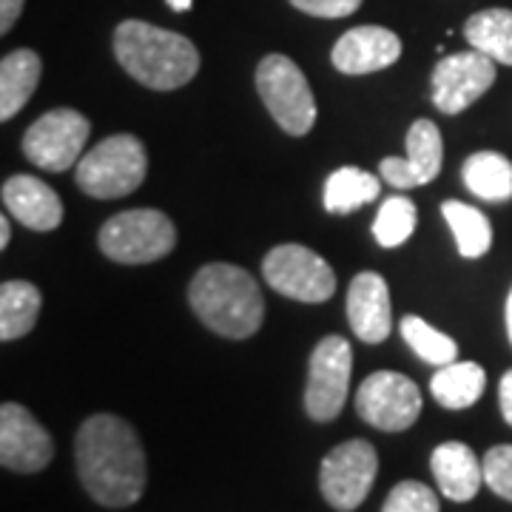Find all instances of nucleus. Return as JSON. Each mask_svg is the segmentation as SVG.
Segmentation results:
<instances>
[{
  "label": "nucleus",
  "instance_id": "412c9836",
  "mask_svg": "<svg viewBox=\"0 0 512 512\" xmlns=\"http://www.w3.org/2000/svg\"><path fill=\"white\" fill-rule=\"evenodd\" d=\"M487 376L476 362H450L430 379L433 399L447 410H467L481 399Z\"/></svg>",
  "mask_w": 512,
  "mask_h": 512
},
{
  "label": "nucleus",
  "instance_id": "aec40b11",
  "mask_svg": "<svg viewBox=\"0 0 512 512\" xmlns=\"http://www.w3.org/2000/svg\"><path fill=\"white\" fill-rule=\"evenodd\" d=\"M43 296L32 282L9 279L0 285V339L15 342L23 339L37 325Z\"/></svg>",
  "mask_w": 512,
  "mask_h": 512
},
{
  "label": "nucleus",
  "instance_id": "6ab92c4d",
  "mask_svg": "<svg viewBox=\"0 0 512 512\" xmlns=\"http://www.w3.org/2000/svg\"><path fill=\"white\" fill-rule=\"evenodd\" d=\"M43 63L32 49H15L0 60V120H12L35 94Z\"/></svg>",
  "mask_w": 512,
  "mask_h": 512
},
{
  "label": "nucleus",
  "instance_id": "9b49d317",
  "mask_svg": "<svg viewBox=\"0 0 512 512\" xmlns=\"http://www.w3.org/2000/svg\"><path fill=\"white\" fill-rule=\"evenodd\" d=\"M356 410L370 427L384 433H402L421 416L419 384L396 370H379L359 384Z\"/></svg>",
  "mask_w": 512,
  "mask_h": 512
},
{
  "label": "nucleus",
  "instance_id": "f3484780",
  "mask_svg": "<svg viewBox=\"0 0 512 512\" xmlns=\"http://www.w3.org/2000/svg\"><path fill=\"white\" fill-rule=\"evenodd\" d=\"M3 205L6 211L32 231H55L63 222V202L55 188L37 180L32 174H15L3 183Z\"/></svg>",
  "mask_w": 512,
  "mask_h": 512
},
{
  "label": "nucleus",
  "instance_id": "423d86ee",
  "mask_svg": "<svg viewBox=\"0 0 512 512\" xmlns=\"http://www.w3.org/2000/svg\"><path fill=\"white\" fill-rule=\"evenodd\" d=\"M256 92L276 126L291 137H305L316 126V100L308 77L285 55L262 57L256 69Z\"/></svg>",
  "mask_w": 512,
  "mask_h": 512
},
{
  "label": "nucleus",
  "instance_id": "473e14b6",
  "mask_svg": "<svg viewBox=\"0 0 512 512\" xmlns=\"http://www.w3.org/2000/svg\"><path fill=\"white\" fill-rule=\"evenodd\" d=\"M9 239H12V225H9V217H0V248H3V251L9 248Z\"/></svg>",
  "mask_w": 512,
  "mask_h": 512
},
{
  "label": "nucleus",
  "instance_id": "5701e85b",
  "mask_svg": "<svg viewBox=\"0 0 512 512\" xmlns=\"http://www.w3.org/2000/svg\"><path fill=\"white\" fill-rule=\"evenodd\" d=\"M379 191H382V183L376 180V174H367L356 165H342L325 183V208L330 214H350L376 200Z\"/></svg>",
  "mask_w": 512,
  "mask_h": 512
},
{
  "label": "nucleus",
  "instance_id": "f704fd0d",
  "mask_svg": "<svg viewBox=\"0 0 512 512\" xmlns=\"http://www.w3.org/2000/svg\"><path fill=\"white\" fill-rule=\"evenodd\" d=\"M507 333H510V342H512V291H510V299H507Z\"/></svg>",
  "mask_w": 512,
  "mask_h": 512
},
{
  "label": "nucleus",
  "instance_id": "393cba45",
  "mask_svg": "<svg viewBox=\"0 0 512 512\" xmlns=\"http://www.w3.org/2000/svg\"><path fill=\"white\" fill-rule=\"evenodd\" d=\"M441 214L450 225L453 237H456L458 254L467 259H478L493 248V225L490 220L467 202L447 200L441 205Z\"/></svg>",
  "mask_w": 512,
  "mask_h": 512
},
{
  "label": "nucleus",
  "instance_id": "2eb2a0df",
  "mask_svg": "<svg viewBox=\"0 0 512 512\" xmlns=\"http://www.w3.org/2000/svg\"><path fill=\"white\" fill-rule=\"evenodd\" d=\"M402 57V40L384 26H356L336 40L333 66L342 74H373Z\"/></svg>",
  "mask_w": 512,
  "mask_h": 512
},
{
  "label": "nucleus",
  "instance_id": "9d476101",
  "mask_svg": "<svg viewBox=\"0 0 512 512\" xmlns=\"http://www.w3.org/2000/svg\"><path fill=\"white\" fill-rule=\"evenodd\" d=\"M350 373H353V348L345 336L330 333L311 356L305 410L313 421H333L348 402Z\"/></svg>",
  "mask_w": 512,
  "mask_h": 512
},
{
  "label": "nucleus",
  "instance_id": "2f4dec72",
  "mask_svg": "<svg viewBox=\"0 0 512 512\" xmlns=\"http://www.w3.org/2000/svg\"><path fill=\"white\" fill-rule=\"evenodd\" d=\"M498 402H501V413L504 419L512 427V370H507L501 376V384H498Z\"/></svg>",
  "mask_w": 512,
  "mask_h": 512
},
{
  "label": "nucleus",
  "instance_id": "a211bd4d",
  "mask_svg": "<svg viewBox=\"0 0 512 512\" xmlns=\"http://www.w3.org/2000/svg\"><path fill=\"white\" fill-rule=\"evenodd\" d=\"M430 470L444 498L456 504L473 501L484 484V461H478L476 453L461 441L439 444L430 456Z\"/></svg>",
  "mask_w": 512,
  "mask_h": 512
},
{
  "label": "nucleus",
  "instance_id": "1a4fd4ad",
  "mask_svg": "<svg viewBox=\"0 0 512 512\" xmlns=\"http://www.w3.org/2000/svg\"><path fill=\"white\" fill-rule=\"evenodd\" d=\"M379 473L376 447L365 439H353L333 447L319 470V487L333 510L353 512L362 507Z\"/></svg>",
  "mask_w": 512,
  "mask_h": 512
},
{
  "label": "nucleus",
  "instance_id": "4be33fe9",
  "mask_svg": "<svg viewBox=\"0 0 512 512\" xmlns=\"http://www.w3.org/2000/svg\"><path fill=\"white\" fill-rule=\"evenodd\" d=\"M467 188L487 202L512 200V163L498 151H476L461 168Z\"/></svg>",
  "mask_w": 512,
  "mask_h": 512
},
{
  "label": "nucleus",
  "instance_id": "c85d7f7f",
  "mask_svg": "<svg viewBox=\"0 0 512 512\" xmlns=\"http://www.w3.org/2000/svg\"><path fill=\"white\" fill-rule=\"evenodd\" d=\"M484 484L504 501H512V444H498L484 456Z\"/></svg>",
  "mask_w": 512,
  "mask_h": 512
},
{
  "label": "nucleus",
  "instance_id": "7ed1b4c3",
  "mask_svg": "<svg viewBox=\"0 0 512 512\" xmlns=\"http://www.w3.org/2000/svg\"><path fill=\"white\" fill-rule=\"evenodd\" d=\"M188 302L202 325L225 339H248L265 319V299L256 279L228 262L200 268L188 285Z\"/></svg>",
  "mask_w": 512,
  "mask_h": 512
},
{
  "label": "nucleus",
  "instance_id": "f8f14e48",
  "mask_svg": "<svg viewBox=\"0 0 512 512\" xmlns=\"http://www.w3.org/2000/svg\"><path fill=\"white\" fill-rule=\"evenodd\" d=\"M433 106L444 114H461L493 89L495 60L478 49L441 57L433 69Z\"/></svg>",
  "mask_w": 512,
  "mask_h": 512
},
{
  "label": "nucleus",
  "instance_id": "f03ea898",
  "mask_svg": "<svg viewBox=\"0 0 512 512\" xmlns=\"http://www.w3.org/2000/svg\"><path fill=\"white\" fill-rule=\"evenodd\" d=\"M117 63L140 86L154 92H174L200 72V52L188 37L146 20H123L114 29Z\"/></svg>",
  "mask_w": 512,
  "mask_h": 512
},
{
  "label": "nucleus",
  "instance_id": "20e7f679",
  "mask_svg": "<svg viewBox=\"0 0 512 512\" xmlns=\"http://www.w3.org/2000/svg\"><path fill=\"white\" fill-rule=\"evenodd\" d=\"M148 174V154L134 134H114L83 154L74 180L97 200H117L134 194Z\"/></svg>",
  "mask_w": 512,
  "mask_h": 512
},
{
  "label": "nucleus",
  "instance_id": "bb28decb",
  "mask_svg": "<svg viewBox=\"0 0 512 512\" xmlns=\"http://www.w3.org/2000/svg\"><path fill=\"white\" fill-rule=\"evenodd\" d=\"M416 231V205L407 197H387L382 202V211L376 214L373 234L382 248H399Z\"/></svg>",
  "mask_w": 512,
  "mask_h": 512
},
{
  "label": "nucleus",
  "instance_id": "cd10ccee",
  "mask_svg": "<svg viewBox=\"0 0 512 512\" xmlns=\"http://www.w3.org/2000/svg\"><path fill=\"white\" fill-rule=\"evenodd\" d=\"M382 512H439V495L421 481H402L390 490Z\"/></svg>",
  "mask_w": 512,
  "mask_h": 512
},
{
  "label": "nucleus",
  "instance_id": "0eeeda50",
  "mask_svg": "<svg viewBox=\"0 0 512 512\" xmlns=\"http://www.w3.org/2000/svg\"><path fill=\"white\" fill-rule=\"evenodd\" d=\"M262 276L276 293L319 305L336 293V274L322 256L305 245H276L262 262Z\"/></svg>",
  "mask_w": 512,
  "mask_h": 512
},
{
  "label": "nucleus",
  "instance_id": "f257e3e1",
  "mask_svg": "<svg viewBox=\"0 0 512 512\" xmlns=\"http://www.w3.org/2000/svg\"><path fill=\"white\" fill-rule=\"evenodd\" d=\"M77 476L97 504L120 510L146 490V450L137 430L120 416L97 413L80 424L74 441Z\"/></svg>",
  "mask_w": 512,
  "mask_h": 512
},
{
  "label": "nucleus",
  "instance_id": "c756f323",
  "mask_svg": "<svg viewBox=\"0 0 512 512\" xmlns=\"http://www.w3.org/2000/svg\"><path fill=\"white\" fill-rule=\"evenodd\" d=\"M291 6H296L305 15H313V18L336 20L353 15L362 6V0H291Z\"/></svg>",
  "mask_w": 512,
  "mask_h": 512
},
{
  "label": "nucleus",
  "instance_id": "39448f33",
  "mask_svg": "<svg viewBox=\"0 0 512 512\" xmlns=\"http://www.w3.org/2000/svg\"><path fill=\"white\" fill-rule=\"evenodd\" d=\"M103 256L120 265H146L174 251L177 228L157 208H131L114 214L97 234Z\"/></svg>",
  "mask_w": 512,
  "mask_h": 512
},
{
  "label": "nucleus",
  "instance_id": "7c9ffc66",
  "mask_svg": "<svg viewBox=\"0 0 512 512\" xmlns=\"http://www.w3.org/2000/svg\"><path fill=\"white\" fill-rule=\"evenodd\" d=\"M26 0H0V35H6L15 23H18L20 12H23Z\"/></svg>",
  "mask_w": 512,
  "mask_h": 512
},
{
  "label": "nucleus",
  "instance_id": "dca6fc26",
  "mask_svg": "<svg viewBox=\"0 0 512 512\" xmlns=\"http://www.w3.org/2000/svg\"><path fill=\"white\" fill-rule=\"evenodd\" d=\"M348 319L353 333L367 345H379L390 336L393 313H390V288L384 276L362 271L350 282Z\"/></svg>",
  "mask_w": 512,
  "mask_h": 512
},
{
  "label": "nucleus",
  "instance_id": "b1692460",
  "mask_svg": "<svg viewBox=\"0 0 512 512\" xmlns=\"http://www.w3.org/2000/svg\"><path fill=\"white\" fill-rule=\"evenodd\" d=\"M467 43L493 57L495 63L512 66V9H484L464 26Z\"/></svg>",
  "mask_w": 512,
  "mask_h": 512
},
{
  "label": "nucleus",
  "instance_id": "a878e982",
  "mask_svg": "<svg viewBox=\"0 0 512 512\" xmlns=\"http://www.w3.org/2000/svg\"><path fill=\"white\" fill-rule=\"evenodd\" d=\"M404 342L413 348L421 362L433 367H444L456 362L458 345L456 339H450L447 333H441L433 325H427L421 316H404L402 319Z\"/></svg>",
  "mask_w": 512,
  "mask_h": 512
},
{
  "label": "nucleus",
  "instance_id": "4468645a",
  "mask_svg": "<svg viewBox=\"0 0 512 512\" xmlns=\"http://www.w3.org/2000/svg\"><path fill=\"white\" fill-rule=\"evenodd\" d=\"M407 157H384L379 163L382 180L393 188H416L433 183L441 171V134L433 120H416L407 131Z\"/></svg>",
  "mask_w": 512,
  "mask_h": 512
},
{
  "label": "nucleus",
  "instance_id": "ddd939ff",
  "mask_svg": "<svg viewBox=\"0 0 512 512\" xmlns=\"http://www.w3.org/2000/svg\"><path fill=\"white\" fill-rule=\"evenodd\" d=\"M55 456L49 430L23 407L6 402L0 407V464L15 473H40Z\"/></svg>",
  "mask_w": 512,
  "mask_h": 512
},
{
  "label": "nucleus",
  "instance_id": "72a5a7b5",
  "mask_svg": "<svg viewBox=\"0 0 512 512\" xmlns=\"http://www.w3.org/2000/svg\"><path fill=\"white\" fill-rule=\"evenodd\" d=\"M191 3H194V0H168V6H171L174 12H188Z\"/></svg>",
  "mask_w": 512,
  "mask_h": 512
},
{
  "label": "nucleus",
  "instance_id": "6e6552de",
  "mask_svg": "<svg viewBox=\"0 0 512 512\" xmlns=\"http://www.w3.org/2000/svg\"><path fill=\"white\" fill-rule=\"evenodd\" d=\"M92 126L74 109H52L37 117L23 134V154L43 171H69L80 163L83 146L89 143Z\"/></svg>",
  "mask_w": 512,
  "mask_h": 512
}]
</instances>
